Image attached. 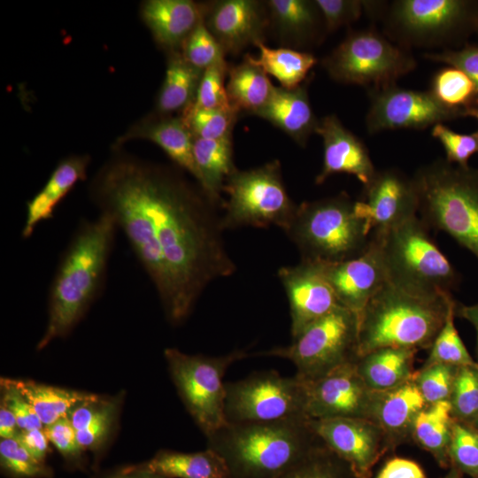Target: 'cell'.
Masks as SVG:
<instances>
[{"mask_svg":"<svg viewBox=\"0 0 478 478\" xmlns=\"http://www.w3.org/2000/svg\"><path fill=\"white\" fill-rule=\"evenodd\" d=\"M89 194L126 235L172 325L189 317L212 281L236 270L217 205L172 168L115 150Z\"/></svg>","mask_w":478,"mask_h":478,"instance_id":"obj_1","label":"cell"},{"mask_svg":"<svg viewBox=\"0 0 478 478\" xmlns=\"http://www.w3.org/2000/svg\"><path fill=\"white\" fill-rule=\"evenodd\" d=\"M117 230L103 213L77 226L50 286L48 321L38 350L66 336L102 292Z\"/></svg>","mask_w":478,"mask_h":478,"instance_id":"obj_2","label":"cell"},{"mask_svg":"<svg viewBox=\"0 0 478 478\" xmlns=\"http://www.w3.org/2000/svg\"><path fill=\"white\" fill-rule=\"evenodd\" d=\"M207 440L231 478H278L323 443L307 418L227 422Z\"/></svg>","mask_w":478,"mask_h":478,"instance_id":"obj_3","label":"cell"},{"mask_svg":"<svg viewBox=\"0 0 478 478\" xmlns=\"http://www.w3.org/2000/svg\"><path fill=\"white\" fill-rule=\"evenodd\" d=\"M455 303L452 296L423 297L387 281L358 314V357L383 347L430 349Z\"/></svg>","mask_w":478,"mask_h":478,"instance_id":"obj_4","label":"cell"},{"mask_svg":"<svg viewBox=\"0 0 478 478\" xmlns=\"http://www.w3.org/2000/svg\"><path fill=\"white\" fill-rule=\"evenodd\" d=\"M412 178L423 223L448 234L478 259V170L439 158Z\"/></svg>","mask_w":478,"mask_h":478,"instance_id":"obj_5","label":"cell"},{"mask_svg":"<svg viewBox=\"0 0 478 478\" xmlns=\"http://www.w3.org/2000/svg\"><path fill=\"white\" fill-rule=\"evenodd\" d=\"M417 215L389 230L373 235L380 241L388 281L428 297L452 296L459 274Z\"/></svg>","mask_w":478,"mask_h":478,"instance_id":"obj_6","label":"cell"},{"mask_svg":"<svg viewBox=\"0 0 478 478\" xmlns=\"http://www.w3.org/2000/svg\"><path fill=\"white\" fill-rule=\"evenodd\" d=\"M285 233L302 258L335 263L363 253L370 241L355 201L345 193L297 205Z\"/></svg>","mask_w":478,"mask_h":478,"instance_id":"obj_7","label":"cell"},{"mask_svg":"<svg viewBox=\"0 0 478 478\" xmlns=\"http://www.w3.org/2000/svg\"><path fill=\"white\" fill-rule=\"evenodd\" d=\"M222 191L227 195L221 217L223 230L274 225L285 231L297 208L286 190L278 160L250 170L235 169Z\"/></svg>","mask_w":478,"mask_h":478,"instance_id":"obj_8","label":"cell"},{"mask_svg":"<svg viewBox=\"0 0 478 478\" xmlns=\"http://www.w3.org/2000/svg\"><path fill=\"white\" fill-rule=\"evenodd\" d=\"M168 370L187 411L206 437L227 421L225 415L226 382L228 366L247 353L235 351L219 357L189 355L175 348L164 351Z\"/></svg>","mask_w":478,"mask_h":478,"instance_id":"obj_9","label":"cell"},{"mask_svg":"<svg viewBox=\"0 0 478 478\" xmlns=\"http://www.w3.org/2000/svg\"><path fill=\"white\" fill-rule=\"evenodd\" d=\"M358 336V314L340 305L308 326L289 346L274 348L264 355L287 358L296 366L297 378L314 380L355 363Z\"/></svg>","mask_w":478,"mask_h":478,"instance_id":"obj_10","label":"cell"},{"mask_svg":"<svg viewBox=\"0 0 478 478\" xmlns=\"http://www.w3.org/2000/svg\"><path fill=\"white\" fill-rule=\"evenodd\" d=\"M322 63L335 81L371 89L395 84L416 66L403 46H396L371 30L351 33Z\"/></svg>","mask_w":478,"mask_h":478,"instance_id":"obj_11","label":"cell"},{"mask_svg":"<svg viewBox=\"0 0 478 478\" xmlns=\"http://www.w3.org/2000/svg\"><path fill=\"white\" fill-rule=\"evenodd\" d=\"M478 4L466 0H398L387 16L388 35L404 45L433 47L475 31Z\"/></svg>","mask_w":478,"mask_h":478,"instance_id":"obj_12","label":"cell"},{"mask_svg":"<svg viewBox=\"0 0 478 478\" xmlns=\"http://www.w3.org/2000/svg\"><path fill=\"white\" fill-rule=\"evenodd\" d=\"M225 386V415L229 423L307 418L304 384L296 375L283 377L271 370Z\"/></svg>","mask_w":478,"mask_h":478,"instance_id":"obj_13","label":"cell"},{"mask_svg":"<svg viewBox=\"0 0 478 478\" xmlns=\"http://www.w3.org/2000/svg\"><path fill=\"white\" fill-rule=\"evenodd\" d=\"M369 96L371 104L366 125L371 134L397 128L423 129L459 117L441 104L430 91L391 84L371 89Z\"/></svg>","mask_w":478,"mask_h":478,"instance_id":"obj_14","label":"cell"},{"mask_svg":"<svg viewBox=\"0 0 478 478\" xmlns=\"http://www.w3.org/2000/svg\"><path fill=\"white\" fill-rule=\"evenodd\" d=\"M301 381L308 419L368 420L373 390L366 387L358 374L356 362L341 366L320 378Z\"/></svg>","mask_w":478,"mask_h":478,"instance_id":"obj_15","label":"cell"},{"mask_svg":"<svg viewBox=\"0 0 478 478\" xmlns=\"http://www.w3.org/2000/svg\"><path fill=\"white\" fill-rule=\"evenodd\" d=\"M418 196L412 177L395 168L376 171L355 201L358 215L371 234L383 233L418 215Z\"/></svg>","mask_w":478,"mask_h":478,"instance_id":"obj_16","label":"cell"},{"mask_svg":"<svg viewBox=\"0 0 478 478\" xmlns=\"http://www.w3.org/2000/svg\"><path fill=\"white\" fill-rule=\"evenodd\" d=\"M323 443L347 461L361 478H371L373 467L391 452L388 438L374 421L361 418L308 419Z\"/></svg>","mask_w":478,"mask_h":478,"instance_id":"obj_17","label":"cell"},{"mask_svg":"<svg viewBox=\"0 0 478 478\" xmlns=\"http://www.w3.org/2000/svg\"><path fill=\"white\" fill-rule=\"evenodd\" d=\"M278 276L289 303L293 338L340 306L321 262L301 258L296 266L281 267Z\"/></svg>","mask_w":478,"mask_h":478,"instance_id":"obj_18","label":"cell"},{"mask_svg":"<svg viewBox=\"0 0 478 478\" xmlns=\"http://www.w3.org/2000/svg\"><path fill=\"white\" fill-rule=\"evenodd\" d=\"M321 264L340 305L357 314L388 281L380 241L373 234L366 250L360 255L341 262Z\"/></svg>","mask_w":478,"mask_h":478,"instance_id":"obj_19","label":"cell"},{"mask_svg":"<svg viewBox=\"0 0 478 478\" xmlns=\"http://www.w3.org/2000/svg\"><path fill=\"white\" fill-rule=\"evenodd\" d=\"M266 4L255 0H222L209 4L206 27L225 54H237L249 45L264 42L270 25Z\"/></svg>","mask_w":478,"mask_h":478,"instance_id":"obj_20","label":"cell"},{"mask_svg":"<svg viewBox=\"0 0 478 478\" xmlns=\"http://www.w3.org/2000/svg\"><path fill=\"white\" fill-rule=\"evenodd\" d=\"M315 133L323 141V165L315 179L321 184L333 174L348 173L366 186L376 173L368 150L362 141L334 114L319 120Z\"/></svg>","mask_w":478,"mask_h":478,"instance_id":"obj_21","label":"cell"},{"mask_svg":"<svg viewBox=\"0 0 478 478\" xmlns=\"http://www.w3.org/2000/svg\"><path fill=\"white\" fill-rule=\"evenodd\" d=\"M427 405L412 379L388 390L373 391L368 420L382 429L394 451L412 440L414 420Z\"/></svg>","mask_w":478,"mask_h":478,"instance_id":"obj_22","label":"cell"},{"mask_svg":"<svg viewBox=\"0 0 478 478\" xmlns=\"http://www.w3.org/2000/svg\"><path fill=\"white\" fill-rule=\"evenodd\" d=\"M209 4L190 0H149L141 15L157 43L165 50H181L184 41L204 20Z\"/></svg>","mask_w":478,"mask_h":478,"instance_id":"obj_23","label":"cell"},{"mask_svg":"<svg viewBox=\"0 0 478 478\" xmlns=\"http://www.w3.org/2000/svg\"><path fill=\"white\" fill-rule=\"evenodd\" d=\"M90 158L87 154L70 155L61 159L44 186L26 204L21 237L28 239L37 226L54 217L58 204L81 181L87 179Z\"/></svg>","mask_w":478,"mask_h":478,"instance_id":"obj_24","label":"cell"},{"mask_svg":"<svg viewBox=\"0 0 478 478\" xmlns=\"http://www.w3.org/2000/svg\"><path fill=\"white\" fill-rule=\"evenodd\" d=\"M144 119L131 127L116 140L114 148L133 139H144L159 146L181 169L199 182V173L193 155L194 136L182 117L160 115Z\"/></svg>","mask_w":478,"mask_h":478,"instance_id":"obj_25","label":"cell"},{"mask_svg":"<svg viewBox=\"0 0 478 478\" xmlns=\"http://www.w3.org/2000/svg\"><path fill=\"white\" fill-rule=\"evenodd\" d=\"M289 135L300 146H305L315 132L316 119L305 85L288 89L274 86L266 104L255 114Z\"/></svg>","mask_w":478,"mask_h":478,"instance_id":"obj_26","label":"cell"},{"mask_svg":"<svg viewBox=\"0 0 478 478\" xmlns=\"http://www.w3.org/2000/svg\"><path fill=\"white\" fill-rule=\"evenodd\" d=\"M417 351L401 347L376 349L358 357L356 367L370 390H388L412 379Z\"/></svg>","mask_w":478,"mask_h":478,"instance_id":"obj_27","label":"cell"},{"mask_svg":"<svg viewBox=\"0 0 478 478\" xmlns=\"http://www.w3.org/2000/svg\"><path fill=\"white\" fill-rule=\"evenodd\" d=\"M193 155L199 173L198 186L217 205L226 180L236 169L233 162L232 137H194Z\"/></svg>","mask_w":478,"mask_h":478,"instance_id":"obj_28","label":"cell"},{"mask_svg":"<svg viewBox=\"0 0 478 478\" xmlns=\"http://www.w3.org/2000/svg\"><path fill=\"white\" fill-rule=\"evenodd\" d=\"M266 4L270 25L280 38L298 44L316 40L323 19L314 1L270 0Z\"/></svg>","mask_w":478,"mask_h":478,"instance_id":"obj_29","label":"cell"},{"mask_svg":"<svg viewBox=\"0 0 478 478\" xmlns=\"http://www.w3.org/2000/svg\"><path fill=\"white\" fill-rule=\"evenodd\" d=\"M6 379L31 404L44 427L68 418L75 407L96 396L34 381Z\"/></svg>","mask_w":478,"mask_h":478,"instance_id":"obj_30","label":"cell"},{"mask_svg":"<svg viewBox=\"0 0 478 478\" xmlns=\"http://www.w3.org/2000/svg\"><path fill=\"white\" fill-rule=\"evenodd\" d=\"M168 53L166 75L156 103L157 112L163 116L183 112L194 104L204 73L189 64L181 51Z\"/></svg>","mask_w":478,"mask_h":478,"instance_id":"obj_31","label":"cell"},{"mask_svg":"<svg viewBox=\"0 0 478 478\" xmlns=\"http://www.w3.org/2000/svg\"><path fill=\"white\" fill-rule=\"evenodd\" d=\"M454 419L449 400L427 405L417 415L412 441L429 452L443 468L451 466L449 447Z\"/></svg>","mask_w":478,"mask_h":478,"instance_id":"obj_32","label":"cell"},{"mask_svg":"<svg viewBox=\"0 0 478 478\" xmlns=\"http://www.w3.org/2000/svg\"><path fill=\"white\" fill-rule=\"evenodd\" d=\"M145 463L166 478H231L224 459L209 448L197 452L161 450Z\"/></svg>","mask_w":478,"mask_h":478,"instance_id":"obj_33","label":"cell"},{"mask_svg":"<svg viewBox=\"0 0 478 478\" xmlns=\"http://www.w3.org/2000/svg\"><path fill=\"white\" fill-rule=\"evenodd\" d=\"M226 89L232 107L238 112L255 115L268 101L274 85L264 70L249 55L228 69Z\"/></svg>","mask_w":478,"mask_h":478,"instance_id":"obj_34","label":"cell"},{"mask_svg":"<svg viewBox=\"0 0 478 478\" xmlns=\"http://www.w3.org/2000/svg\"><path fill=\"white\" fill-rule=\"evenodd\" d=\"M255 46L258 49L259 57L256 58L249 55L251 60L266 74L274 76L284 89L300 86L317 62L316 58L308 52L289 48L273 49L262 42Z\"/></svg>","mask_w":478,"mask_h":478,"instance_id":"obj_35","label":"cell"},{"mask_svg":"<svg viewBox=\"0 0 478 478\" xmlns=\"http://www.w3.org/2000/svg\"><path fill=\"white\" fill-rule=\"evenodd\" d=\"M430 92L441 104L456 112L459 117L469 108L478 106L475 83L453 66L442 68L435 74Z\"/></svg>","mask_w":478,"mask_h":478,"instance_id":"obj_36","label":"cell"},{"mask_svg":"<svg viewBox=\"0 0 478 478\" xmlns=\"http://www.w3.org/2000/svg\"><path fill=\"white\" fill-rule=\"evenodd\" d=\"M278 478H361L324 443Z\"/></svg>","mask_w":478,"mask_h":478,"instance_id":"obj_37","label":"cell"},{"mask_svg":"<svg viewBox=\"0 0 478 478\" xmlns=\"http://www.w3.org/2000/svg\"><path fill=\"white\" fill-rule=\"evenodd\" d=\"M0 466L9 478H52V469L30 454L17 438L0 440Z\"/></svg>","mask_w":478,"mask_h":478,"instance_id":"obj_38","label":"cell"},{"mask_svg":"<svg viewBox=\"0 0 478 478\" xmlns=\"http://www.w3.org/2000/svg\"><path fill=\"white\" fill-rule=\"evenodd\" d=\"M181 117L195 138L222 139L232 137L239 113L235 111L190 106L182 112Z\"/></svg>","mask_w":478,"mask_h":478,"instance_id":"obj_39","label":"cell"},{"mask_svg":"<svg viewBox=\"0 0 478 478\" xmlns=\"http://www.w3.org/2000/svg\"><path fill=\"white\" fill-rule=\"evenodd\" d=\"M454 309L434 340L423 366L447 364L455 366H478L462 342L454 324Z\"/></svg>","mask_w":478,"mask_h":478,"instance_id":"obj_40","label":"cell"},{"mask_svg":"<svg viewBox=\"0 0 478 478\" xmlns=\"http://www.w3.org/2000/svg\"><path fill=\"white\" fill-rule=\"evenodd\" d=\"M455 420L473 425L478 418V366H459L450 397Z\"/></svg>","mask_w":478,"mask_h":478,"instance_id":"obj_41","label":"cell"},{"mask_svg":"<svg viewBox=\"0 0 478 478\" xmlns=\"http://www.w3.org/2000/svg\"><path fill=\"white\" fill-rule=\"evenodd\" d=\"M459 367L432 364L415 371L412 380L427 404L450 400Z\"/></svg>","mask_w":478,"mask_h":478,"instance_id":"obj_42","label":"cell"},{"mask_svg":"<svg viewBox=\"0 0 478 478\" xmlns=\"http://www.w3.org/2000/svg\"><path fill=\"white\" fill-rule=\"evenodd\" d=\"M180 51L189 64L201 71L226 62L223 49L206 27L204 20L188 36Z\"/></svg>","mask_w":478,"mask_h":478,"instance_id":"obj_43","label":"cell"},{"mask_svg":"<svg viewBox=\"0 0 478 478\" xmlns=\"http://www.w3.org/2000/svg\"><path fill=\"white\" fill-rule=\"evenodd\" d=\"M449 459L462 474L478 478V428L454 420Z\"/></svg>","mask_w":478,"mask_h":478,"instance_id":"obj_44","label":"cell"},{"mask_svg":"<svg viewBox=\"0 0 478 478\" xmlns=\"http://www.w3.org/2000/svg\"><path fill=\"white\" fill-rule=\"evenodd\" d=\"M228 69L227 62L205 69L191 106L201 109L235 111L230 104L225 85Z\"/></svg>","mask_w":478,"mask_h":478,"instance_id":"obj_45","label":"cell"},{"mask_svg":"<svg viewBox=\"0 0 478 478\" xmlns=\"http://www.w3.org/2000/svg\"><path fill=\"white\" fill-rule=\"evenodd\" d=\"M431 135L438 140L446 153L449 163L459 166H468L469 158L478 153V132L472 134L457 133L443 123L432 127Z\"/></svg>","mask_w":478,"mask_h":478,"instance_id":"obj_46","label":"cell"},{"mask_svg":"<svg viewBox=\"0 0 478 478\" xmlns=\"http://www.w3.org/2000/svg\"><path fill=\"white\" fill-rule=\"evenodd\" d=\"M44 431L50 443L58 451L69 468L84 467V451L78 443L76 432L68 418L44 427Z\"/></svg>","mask_w":478,"mask_h":478,"instance_id":"obj_47","label":"cell"},{"mask_svg":"<svg viewBox=\"0 0 478 478\" xmlns=\"http://www.w3.org/2000/svg\"><path fill=\"white\" fill-rule=\"evenodd\" d=\"M328 32L356 21L369 2L359 0H315Z\"/></svg>","mask_w":478,"mask_h":478,"instance_id":"obj_48","label":"cell"},{"mask_svg":"<svg viewBox=\"0 0 478 478\" xmlns=\"http://www.w3.org/2000/svg\"><path fill=\"white\" fill-rule=\"evenodd\" d=\"M1 405L8 408L16 419L20 431L44 428L31 404L6 378H1Z\"/></svg>","mask_w":478,"mask_h":478,"instance_id":"obj_49","label":"cell"},{"mask_svg":"<svg viewBox=\"0 0 478 478\" xmlns=\"http://www.w3.org/2000/svg\"><path fill=\"white\" fill-rule=\"evenodd\" d=\"M424 57L463 71L475 83L478 91V44H467L459 50L426 53Z\"/></svg>","mask_w":478,"mask_h":478,"instance_id":"obj_50","label":"cell"},{"mask_svg":"<svg viewBox=\"0 0 478 478\" xmlns=\"http://www.w3.org/2000/svg\"><path fill=\"white\" fill-rule=\"evenodd\" d=\"M119 411L112 412L76 432L78 443L84 451L89 450L98 454L103 450L114 428Z\"/></svg>","mask_w":478,"mask_h":478,"instance_id":"obj_51","label":"cell"},{"mask_svg":"<svg viewBox=\"0 0 478 478\" xmlns=\"http://www.w3.org/2000/svg\"><path fill=\"white\" fill-rule=\"evenodd\" d=\"M375 478H428L422 467L415 461L400 457L387 460Z\"/></svg>","mask_w":478,"mask_h":478,"instance_id":"obj_52","label":"cell"},{"mask_svg":"<svg viewBox=\"0 0 478 478\" xmlns=\"http://www.w3.org/2000/svg\"><path fill=\"white\" fill-rule=\"evenodd\" d=\"M16 438L35 459L45 462L50 451V441L44 428L20 431Z\"/></svg>","mask_w":478,"mask_h":478,"instance_id":"obj_53","label":"cell"},{"mask_svg":"<svg viewBox=\"0 0 478 478\" xmlns=\"http://www.w3.org/2000/svg\"><path fill=\"white\" fill-rule=\"evenodd\" d=\"M103 478H166L150 470L145 462L120 467Z\"/></svg>","mask_w":478,"mask_h":478,"instance_id":"obj_54","label":"cell"},{"mask_svg":"<svg viewBox=\"0 0 478 478\" xmlns=\"http://www.w3.org/2000/svg\"><path fill=\"white\" fill-rule=\"evenodd\" d=\"M20 429L11 411L0 405V437L3 439L16 438Z\"/></svg>","mask_w":478,"mask_h":478,"instance_id":"obj_55","label":"cell"},{"mask_svg":"<svg viewBox=\"0 0 478 478\" xmlns=\"http://www.w3.org/2000/svg\"><path fill=\"white\" fill-rule=\"evenodd\" d=\"M455 317L458 316L470 322L476 331V363L478 364V303L466 305L456 301L454 307Z\"/></svg>","mask_w":478,"mask_h":478,"instance_id":"obj_56","label":"cell"},{"mask_svg":"<svg viewBox=\"0 0 478 478\" xmlns=\"http://www.w3.org/2000/svg\"><path fill=\"white\" fill-rule=\"evenodd\" d=\"M443 478H462V473L455 466H451L447 474Z\"/></svg>","mask_w":478,"mask_h":478,"instance_id":"obj_57","label":"cell"},{"mask_svg":"<svg viewBox=\"0 0 478 478\" xmlns=\"http://www.w3.org/2000/svg\"><path fill=\"white\" fill-rule=\"evenodd\" d=\"M463 117H473L475 118L478 120V106H474L472 108H469L464 112ZM478 132V130H477Z\"/></svg>","mask_w":478,"mask_h":478,"instance_id":"obj_58","label":"cell"},{"mask_svg":"<svg viewBox=\"0 0 478 478\" xmlns=\"http://www.w3.org/2000/svg\"><path fill=\"white\" fill-rule=\"evenodd\" d=\"M472 426H474V428H478V418H477V420H475V422H474Z\"/></svg>","mask_w":478,"mask_h":478,"instance_id":"obj_59","label":"cell"},{"mask_svg":"<svg viewBox=\"0 0 478 478\" xmlns=\"http://www.w3.org/2000/svg\"><path fill=\"white\" fill-rule=\"evenodd\" d=\"M475 31L478 32V19H477L476 25H475Z\"/></svg>","mask_w":478,"mask_h":478,"instance_id":"obj_60","label":"cell"}]
</instances>
